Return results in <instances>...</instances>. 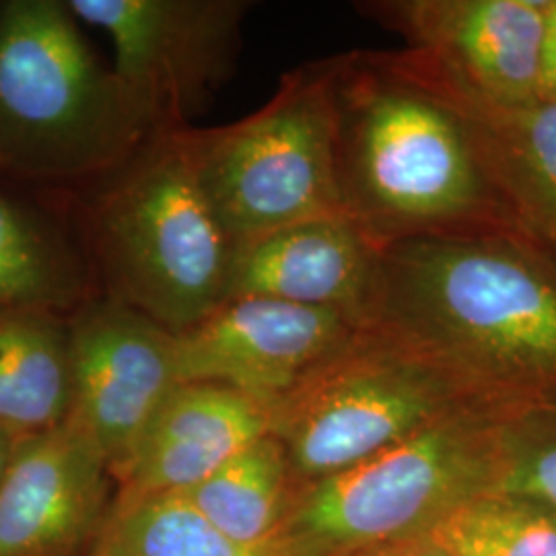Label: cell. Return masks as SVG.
<instances>
[{"label":"cell","mask_w":556,"mask_h":556,"mask_svg":"<svg viewBox=\"0 0 556 556\" xmlns=\"http://www.w3.org/2000/svg\"><path fill=\"white\" fill-rule=\"evenodd\" d=\"M349 314L266 298L227 299L176 334L181 383H219L277 404L357 332Z\"/></svg>","instance_id":"cell-11"},{"label":"cell","mask_w":556,"mask_h":556,"mask_svg":"<svg viewBox=\"0 0 556 556\" xmlns=\"http://www.w3.org/2000/svg\"><path fill=\"white\" fill-rule=\"evenodd\" d=\"M328 60L285 73L258 112L186 128L192 165L233 248L303 220L346 215Z\"/></svg>","instance_id":"cell-6"},{"label":"cell","mask_w":556,"mask_h":556,"mask_svg":"<svg viewBox=\"0 0 556 556\" xmlns=\"http://www.w3.org/2000/svg\"><path fill=\"white\" fill-rule=\"evenodd\" d=\"M363 324L501 408L556 410V262L519 233L381 245Z\"/></svg>","instance_id":"cell-1"},{"label":"cell","mask_w":556,"mask_h":556,"mask_svg":"<svg viewBox=\"0 0 556 556\" xmlns=\"http://www.w3.org/2000/svg\"><path fill=\"white\" fill-rule=\"evenodd\" d=\"M71 417L118 478L181 386L176 334L132 307L93 298L71 314Z\"/></svg>","instance_id":"cell-9"},{"label":"cell","mask_w":556,"mask_h":556,"mask_svg":"<svg viewBox=\"0 0 556 556\" xmlns=\"http://www.w3.org/2000/svg\"><path fill=\"white\" fill-rule=\"evenodd\" d=\"M289 475L282 443L268 435L181 495L225 536L262 546L285 540L282 503Z\"/></svg>","instance_id":"cell-19"},{"label":"cell","mask_w":556,"mask_h":556,"mask_svg":"<svg viewBox=\"0 0 556 556\" xmlns=\"http://www.w3.org/2000/svg\"><path fill=\"white\" fill-rule=\"evenodd\" d=\"M114 46V71L161 132L188 122L236 71L245 0H66Z\"/></svg>","instance_id":"cell-8"},{"label":"cell","mask_w":556,"mask_h":556,"mask_svg":"<svg viewBox=\"0 0 556 556\" xmlns=\"http://www.w3.org/2000/svg\"><path fill=\"white\" fill-rule=\"evenodd\" d=\"M186 128L161 132L71 202L98 295L174 334L229 299L236 252L200 188Z\"/></svg>","instance_id":"cell-4"},{"label":"cell","mask_w":556,"mask_h":556,"mask_svg":"<svg viewBox=\"0 0 556 556\" xmlns=\"http://www.w3.org/2000/svg\"><path fill=\"white\" fill-rule=\"evenodd\" d=\"M326 60L340 192L351 219L381 245L519 233L472 118L433 60L408 48Z\"/></svg>","instance_id":"cell-2"},{"label":"cell","mask_w":556,"mask_h":556,"mask_svg":"<svg viewBox=\"0 0 556 556\" xmlns=\"http://www.w3.org/2000/svg\"><path fill=\"white\" fill-rule=\"evenodd\" d=\"M116 495L108 459L73 420L21 439L0 478V556H91Z\"/></svg>","instance_id":"cell-12"},{"label":"cell","mask_w":556,"mask_h":556,"mask_svg":"<svg viewBox=\"0 0 556 556\" xmlns=\"http://www.w3.org/2000/svg\"><path fill=\"white\" fill-rule=\"evenodd\" d=\"M379 254L378 239L349 215L303 220L236 248L229 299H277L363 324Z\"/></svg>","instance_id":"cell-13"},{"label":"cell","mask_w":556,"mask_h":556,"mask_svg":"<svg viewBox=\"0 0 556 556\" xmlns=\"http://www.w3.org/2000/svg\"><path fill=\"white\" fill-rule=\"evenodd\" d=\"M71 316L50 309L0 314V431L36 438L73 408Z\"/></svg>","instance_id":"cell-17"},{"label":"cell","mask_w":556,"mask_h":556,"mask_svg":"<svg viewBox=\"0 0 556 556\" xmlns=\"http://www.w3.org/2000/svg\"><path fill=\"white\" fill-rule=\"evenodd\" d=\"M273 431V404L219 383H181L116 478V498L188 493Z\"/></svg>","instance_id":"cell-14"},{"label":"cell","mask_w":556,"mask_h":556,"mask_svg":"<svg viewBox=\"0 0 556 556\" xmlns=\"http://www.w3.org/2000/svg\"><path fill=\"white\" fill-rule=\"evenodd\" d=\"M425 532L452 556H556V514L497 491L459 503Z\"/></svg>","instance_id":"cell-20"},{"label":"cell","mask_w":556,"mask_h":556,"mask_svg":"<svg viewBox=\"0 0 556 556\" xmlns=\"http://www.w3.org/2000/svg\"><path fill=\"white\" fill-rule=\"evenodd\" d=\"M516 417L486 400L457 404L392 447L316 480L285 538L298 534L305 555L422 534L459 503L497 489Z\"/></svg>","instance_id":"cell-5"},{"label":"cell","mask_w":556,"mask_h":556,"mask_svg":"<svg viewBox=\"0 0 556 556\" xmlns=\"http://www.w3.org/2000/svg\"><path fill=\"white\" fill-rule=\"evenodd\" d=\"M91 556H301L285 538L241 544L225 536L181 493L116 498Z\"/></svg>","instance_id":"cell-18"},{"label":"cell","mask_w":556,"mask_h":556,"mask_svg":"<svg viewBox=\"0 0 556 556\" xmlns=\"http://www.w3.org/2000/svg\"><path fill=\"white\" fill-rule=\"evenodd\" d=\"M15 447H17V439H13L11 435H7V433L0 431V478L4 475V470H7V466H9L11 457H13Z\"/></svg>","instance_id":"cell-24"},{"label":"cell","mask_w":556,"mask_h":556,"mask_svg":"<svg viewBox=\"0 0 556 556\" xmlns=\"http://www.w3.org/2000/svg\"><path fill=\"white\" fill-rule=\"evenodd\" d=\"M439 71L472 118L519 233L556 262V100L498 105Z\"/></svg>","instance_id":"cell-16"},{"label":"cell","mask_w":556,"mask_h":556,"mask_svg":"<svg viewBox=\"0 0 556 556\" xmlns=\"http://www.w3.org/2000/svg\"><path fill=\"white\" fill-rule=\"evenodd\" d=\"M161 135L62 0L0 2V181L73 200Z\"/></svg>","instance_id":"cell-3"},{"label":"cell","mask_w":556,"mask_h":556,"mask_svg":"<svg viewBox=\"0 0 556 556\" xmlns=\"http://www.w3.org/2000/svg\"><path fill=\"white\" fill-rule=\"evenodd\" d=\"M98 298L71 202L0 181V314L50 309L71 316Z\"/></svg>","instance_id":"cell-15"},{"label":"cell","mask_w":556,"mask_h":556,"mask_svg":"<svg viewBox=\"0 0 556 556\" xmlns=\"http://www.w3.org/2000/svg\"><path fill=\"white\" fill-rule=\"evenodd\" d=\"M542 100H556V0L551 4L542 54Z\"/></svg>","instance_id":"cell-22"},{"label":"cell","mask_w":556,"mask_h":556,"mask_svg":"<svg viewBox=\"0 0 556 556\" xmlns=\"http://www.w3.org/2000/svg\"><path fill=\"white\" fill-rule=\"evenodd\" d=\"M495 491L556 514V410L526 413L511 420Z\"/></svg>","instance_id":"cell-21"},{"label":"cell","mask_w":556,"mask_h":556,"mask_svg":"<svg viewBox=\"0 0 556 556\" xmlns=\"http://www.w3.org/2000/svg\"><path fill=\"white\" fill-rule=\"evenodd\" d=\"M553 0H371L358 11L396 31L482 100H542V54Z\"/></svg>","instance_id":"cell-10"},{"label":"cell","mask_w":556,"mask_h":556,"mask_svg":"<svg viewBox=\"0 0 556 556\" xmlns=\"http://www.w3.org/2000/svg\"><path fill=\"white\" fill-rule=\"evenodd\" d=\"M478 397L438 363L361 324L337 353L275 404L273 435L291 472L334 477Z\"/></svg>","instance_id":"cell-7"},{"label":"cell","mask_w":556,"mask_h":556,"mask_svg":"<svg viewBox=\"0 0 556 556\" xmlns=\"http://www.w3.org/2000/svg\"><path fill=\"white\" fill-rule=\"evenodd\" d=\"M379 556H452L441 544H439L435 538L429 536L427 532L418 534V538L410 540V542H404L400 546H394L386 553H381Z\"/></svg>","instance_id":"cell-23"}]
</instances>
